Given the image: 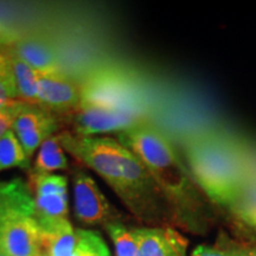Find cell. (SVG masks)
<instances>
[{
  "instance_id": "1",
  "label": "cell",
  "mask_w": 256,
  "mask_h": 256,
  "mask_svg": "<svg viewBox=\"0 0 256 256\" xmlns=\"http://www.w3.org/2000/svg\"><path fill=\"white\" fill-rule=\"evenodd\" d=\"M58 138L63 148L94 170L138 218L156 222L171 211L142 159L119 140L82 136L69 130Z\"/></svg>"
},
{
  "instance_id": "2",
  "label": "cell",
  "mask_w": 256,
  "mask_h": 256,
  "mask_svg": "<svg viewBox=\"0 0 256 256\" xmlns=\"http://www.w3.org/2000/svg\"><path fill=\"white\" fill-rule=\"evenodd\" d=\"M119 142L142 159L171 212L186 226H196L206 214V197L164 134L145 120L119 133Z\"/></svg>"
},
{
  "instance_id": "3",
  "label": "cell",
  "mask_w": 256,
  "mask_h": 256,
  "mask_svg": "<svg viewBox=\"0 0 256 256\" xmlns=\"http://www.w3.org/2000/svg\"><path fill=\"white\" fill-rule=\"evenodd\" d=\"M188 170L208 200L232 208L252 177L246 152L234 138L209 132L185 144Z\"/></svg>"
},
{
  "instance_id": "4",
  "label": "cell",
  "mask_w": 256,
  "mask_h": 256,
  "mask_svg": "<svg viewBox=\"0 0 256 256\" xmlns=\"http://www.w3.org/2000/svg\"><path fill=\"white\" fill-rule=\"evenodd\" d=\"M0 244L8 256H43L34 196L20 178L0 183Z\"/></svg>"
},
{
  "instance_id": "5",
  "label": "cell",
  "mask_w": 256,
  "mask_h": 256,
  "mask_svg": "<svg viewBox=\"0 0 256 256\" xmlns=\"http://www.w3.org/2000/svg\"><path fill=\"white\" fill-rule=\"evenodd\" d=\"M80 107L142 113L136 86L130 76L114 69H101L86 78L81 84Z\"/></svg>"
},
{
  "instance_id": "6",
  "label": "cell",
  "mask_w": 256,
  "mask_h": 256,
  "mask_svg": "<svg viewBox=\"0 0 256 256\" xmlns=\"http://www.w3.org/2000/svg\"><path fill=\"white\" fill-rule=\"evenodd\" d=\"M74 183V211L80 222L86 226H98L116 222L119 212L102 194L90 176L76 171Z\"/></svg>"
},
{
  "instance_id": "7",
  "label": "cell",
  "mask_w": 256,
  "mask_h": 256,
  "mask_svg": "<svg viewBox=\"0 0 256 256\" xmlns=\"http://www.w3.org/2000/svg\"><path fill=\"white\" fill-rule=\"evenodd\" d=\"M28 185L34 200L37 220L68 218L66 177L31 170Z\"/></svg>"
},
{
  "instance_id": "8",
  "label": "cell",
  "mask_w": 256,
  "mask_h": 256,
  "mask_svg": "<svg viewBox=\"0 0 256 256\" xmlns=\"http://www.w3.org/2000/svg\"><path fill=\"white\" fill-rule=\"evenodd\" d=\"M72 114L75 134L94 136L95 134L124 132L145 121L142 113L132 110H100L92 107H78Z\"/></svg>"
},
{
  "instance_id": "9",
  "label": "cell",
  "mask_w": 256,
  "mask_h": 256,
  "mask_svg": "<svg viewBox=\"0 0 256 256\" xmlns=\"http://www.w3.org/2000/svg\"><path fill=\"white\" fill-rule=\"evenodd\" d=\"M57 127V121L49 110L38 104H26L16 119L12 130L31 159L42 144L54 136Z\"/></svg>"
},
{
  "instance_id": "10",
  "label": "cell",
  "mask_w": 256,
  "mask_h": 256,
  "mask_svg": "<svg viewBox=\"0 0 256 256\" xmlns=\"http://www.w3.org/2000/svg\"><path fill=\"white\" fill-rule=\"evenodd\" d=\"M81 104V84L63 72L40 75L38 106L50 113H72Z\"/></svg>"
},
{
  "instance_id": "11",
  "label": "cell",
  "mask_w": 256,
  "mask_h": 256,
  "mask_svg": "<svg viewBox=\"0 0 256 256\" xmlns=\"http://www.w3.org/2000/svg\"><path fill=\"white\" fill-rule=\"evenodd\" d=\"M12 55L17 56L34 69L40 75L60 74V56L54 44L42 34H28L16 37L8 46Z\"/></svg>"
},
{
  "instance_id": "12",
  "label": "cell",
  "mask_w": 256,
  "mask_h": 256,
  "mask_svg": "<svg viewBox=\"0 0 256 256\" xmlns=\"http://www.w3.org/2000/svg\"><path fill=\"white\" fill-rule=\"evenodd\" d=\"M138 256H186L188 241L172 228L134 229Z\"/></svg>"
},
{
  "instance_id": "13",
  "label": "cell",
  "mask_w": 256,
  "mask_h": 256,
  "mask_svg": "<svg viewBox=\"0 0 256 256\" xmlns=\"http://www.w3.org/2000/svg\"><path fill=\"white\" fill-rule=\"evenodd\" d=\"M43 256H72L78 248V234L68 218L38 220Z\"/></svg>"
},
{
  "instance_id": "14",
  "label": "cell",
  "mask_w": 256,
  "mask_h": 256,
  "mask_svg": "<svg viewBox=\"0 0 256 256\" xmlns=\"http://www.w3.org/2000/svg\"><path fill=\"white\" fill-rule=\"evenodd\" d=\"M11 72L14 75L19 100L30 104H38V78H40V74L12 54Z\"/></svg>"
},
{
  "instance_id": "15",
  "label": "cell",
  "mask_w": 256,
  "mask_h": 256,
  "mask_svg": "<svg viewBox=\"0 0 256 256\" xmlns=\"http://www.w3.org/2000/svg\"><path fill=\"white\" fill-rule=\"evenodd\" d=\"M68 166V158L64 153V148L60 142L58 136H52L48 138L46 142L40 145L32 170L38 172L52 174L55 171L66 170Z\"/></svg>"
},
{
  "instance_id": "16",
  "label": "cell",
  "mask_w": 256,
  "mask_h": 256,
  "mask_svg": "<svg viewBox=\"0 0 256 256\" xmlns=\"http://www.w3.org/2000/svg\"><path fill=\"white\" fill-rule=\"evenodd\" d=\"M28 166L30 158L14 130H10L0 138V172L14 168H28Z\"/></svg>"
},
{
  "instance_id": "17",
  "label": "cell",
  "mask_w": 256,
  "mask_h": 256,
  "mask_svg": "<svg viewBox=\"0 0 256 256\" xmlns=\"http://www.w3.org/2000/svg\"><path fill=\"white\" fill-rule=\"evenodd\" d=\"M106 230L113 240L116 256H138V241L134 229L127 228L122 223L113 222L106 226Z\"/></svg>"
},
{
  "instance_id": "18",
  "label": "cell",
  "mask_w": 256,
  "mask_h": 256,
  "mask_svg": "<svg viewBox=\"0 0 256 256\" xmlns=\"http://www.w3.org/2000/svg\"><path fill=\"white\" fill-rule=\"evenodd\" d=\"M240 218L256 230V178L252 177L241 196L232 206Z\"/></svg>"
},
{
  "instance_id": "19",
  "label": "cell",
  "mask_w": 256,
  "mask_h": 256,
  "mask_svg": "<svg viewBox=\"0 0 256 256\" xmlns=\"http://www.w3.org/2000/svg\"><path fill=\"white\" fill-rule=\"evenodd\" d=\"M25 104H26V102L16 100L0 110V138L5 136L10 130H12L14 121L20 114V112L23 110Z\"/></svg>"
},
{
  "instance_id": "20",
  "label": "cell",
  "mask_w": 256,
  "mask_h": 256,
  "mask_svg": "<svg viewBox=\"0 0 256 256\" xmlns=\"http://www.w3.org/2000/svg\"><path fill=\"white\" fill-rule=\"evenodd\" d=\"M16 100H19L11 69L0 72V110Z\"/></svg>"
},
{
  "instance_id": "21",
  "label": "cell",
  "mask_w": 256,
  "mask_h": 256,
  "mask_svg": "<svg viewBox=\"0 0 256 256\" xmlns=\"http://www.w3.org/2000/svg\"><path fill=\"white\" fill-rule=\"evenodd\" d=\"M191 256H234L229 249H226L222 243L217 246L200 244L192 250Z\"/></svg>"
},
{
  "instance_id": "22",
  "label": "cell",
  "mask_w": 256,
  "mask_h": 256,
  "mask_svg": "<svg viewBox=\"0 0 256 256\" xmlns=\"http://www.w3.org/2000/svg\"><path fill=\"white\" fill-rule=\"evenodd\" d=\"M222 244L234 256H256V247H247V246H236L234 243H226V241Z\"/></svg>"
},
{
  "instance_id": "23",
  "label": "cell",
  "mask_w": 256,
  "mask_h": 256,
  "mask_svg": "<svg viewBox=\"0 0 256 256\" xmlns=\"http://www.w3.org/2000/svg\"><path fill=\"white\" fill-rule=\"evenodd\" d=\"M11 69V52L8 46L0 44V72Z\"/></svg>"
},
{
  "instance_id": "24",
  "label": "cell",
  "mask_w": 256,
  "mask_h": 256,
  "mask_svg": "<svg viewBox=\"0 0 256 256\" xmlns=\"http://www.w3.org/2000/svg\"><path fill=\"white\" fill-rule=\"evenodd\" d=\"M14 38H16L14 34L8 31L6 24L2 20V19H0V44H2V46H8L14 40Z\"/></svg>"
},
{
  "instance_id": "25",
  "label": "cell",
  "mask_w": 256,
  "mask_h": 256,
  "mask_svg": "<svg viewBox=\"0 0 256 256\" xmlns=\"http://www.w3.org/2000/svg\"><path fill=\"white\" fill-rule=\"evenodd\" d=\"M92 256H110V249H108L107 244H106L100 235H98V238H96L94 250H92Z\"/></svg>"
},
{
  "instance_id": "26",
  "label": "cell",
  "mask_w": 256,
  "mask_h": 256,
  "mask_svg": "<svg viewBox=\"0 0 256 256\" xmlns=\"http://www.w3.org/2000/svg\"><path fill=\"white\" fill-rule=\"evenodd\" d=\"M0 256H8V252H6L4 250V248L2 247V244H0Z\"/></svg>"
}]
</instances>
